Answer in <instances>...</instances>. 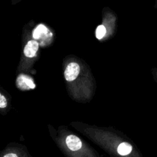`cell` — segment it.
I'll list each match as a JSON object with an SVG mask.
<instances>
[{"label":"cell","mask_w":157,"mask_h":157,"mask_svg":"<svg viewBox=\"0 0 157 157\" xmlns=\"http://www.w3.org/2000/svg\"><path fill=\"white\" fill-rule=\"evenodd\" d=\"M39 48V44L36 40H31L28 41L24 48V54L28 58H33L36 55Z\"/></svg>","instance_id":"cell-3"},{"label":"cell","mask_w":157,"mask_h":157,"mask_svg":"<svg viewBox=\"0 0 157 157\" xmlns=\"http://www.w3.org/2000/svg\"><path fill=\"white\" fill-rule=\"evenodd\" d=\"M7 106V101L3 95L0 96V108L4 109Z\"/></svg>","instance_id":"cell-8"},{"label":"cell","mask_w":157,"mask_h":157,"mask_svg":"<svg viewBox=\"0 0 157 157\" xmlns=\"http://www.w3.org/2000/svg\"><path fill=\"white\" fill-rule=\"evenodd\" d=\"M49 32L44 25H38L34 30L32 36L35 40H42L48 37Z\"/></svg>","instance_id":"cell-5"},{"label":"cell","mask_w":157,"mask_h":157,"mask_svg":"<svg viewBox=\"0 0 157 157\" xmlns=\"http://www.w3.org/2000/svg\"><path fill=\"white\" fill-rule=\"evenodd\" d=\"M66 144L67 147L72 151H78L82 147L81 140L75 135H69L66 138Z\"/></svg>","instance_id":"cell-4"},{"label":"cell","mask_w":157,"mask_h":157,"mask_svg":"<svg viewBox=\"0 0 157 157\" xmlns=\"http://www.w3.org/2000/svg\"><path fill=\"white\" fill-rule=\"evenodd\" d=\"M81 67L80 65L76 62H71L66 67L65 71H64V78L66 81H73L78 78L80 74Z\"/></svg>","instance_id":"cell-1"},{"label":"cell","mask_w":157,"mask_h":157,"mask_svg":"<svg viewBox=\"0 0 157 157\" xmlns=\"http://www.w3.org/2000/svg\"><path fill=\"white\" fill-rule=\"evenodd\" d=\"M4 157H18V156L15 153H9V154L4 156Z\"/></svg>","instance_id":"cell-9"},{"label":"cell","mask_w":157,"mask_h":157,"mask_svg":"<svg viewBox=\"0 0 157 157\" xmlns=\"http://www.w3.org/2000/svg\"><path fill=\"white\" fill-rule=\"evenodd\" d=\"M17 86L21 90H30L35 87V84L34 83L32 78L26 75H20L17 79Z\"/></svg>","instance_id":"cell-2"},{"label":"cell","mask_w":157,"mask_h":157,"mask_svg":"<svg viewBox=\"0 0 157 157\" xmlns=\"http://www.w3.org/2000/svg\"><path fill=\"white\" fill-rule=\"evenodd\" d=\"M105 35H106V28L104 27V25H101L98 26L96 29L97 38L99 40L102 39Z\"/></svg>","instance_id":"cell-7"},{"label":"cell","mask_w":157,"mask_h":157,"mask_svg":"<svg viewBox=\"0 0 157 157\" xmlns=\"http://www.w3.org/2000/svg\"><path fill=\"white\" fill-rule=\"evenodd\" d=\"M132 151V146L128 143H122L117 147V152L121 156H127Z\"/></svg>","instance_id":"cell-6"}]
</instances>
